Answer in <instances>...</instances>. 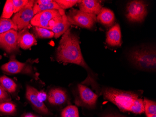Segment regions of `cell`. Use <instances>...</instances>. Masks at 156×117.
Returning <instances> with one entry per match:
<instances>
[{
	"label": "cell",
	"mask_w": 156,
	"mask_h": 117,
	"mask_svg": "<svg viewBox=\"0 0 156 117\" xmlns=\"http://www.w3.org/2000/svg\"><path fill=\"white\" fill-rule=\"evenodd\" d=\"M98 95L83 84H78L75 102L76 105L87 108H93L96 105Z\"/></svg>",
	"instance_id": "7"
},
{
	"label": "cell",
	"mask_w": 156,
	"mask_h": 117,
	"mask_svg": "<svg viewBox=\"0 0 156 117\" xmlns=\"http://www.w3.org/2000/svg\"><path fill=\"white\" fill-rule=\"evenodd\" d=\"M1 69L8 75L23 74L35 76L32 66L28 63H22L18 61L14 55L10 57L9 61L1 67ZM34 77H35L34 76Z\"/></svg>",
	"instance_id": "8"
},
{
	"label": "cell",
	"mask_w": 156,
	"mask_h": 117,
	"mask_svg": "<svg viewBox=\"0 0 156 117\" xmlns=\"http://www.w3.org/2000/svg\"><path fill=\"white\" fill-rule=\"evenodd\" d=\"M129 57L131 63L139 69L147 71L156 70L155 49L147 47L138 48L132 51Z\"/></svg>",
	"instance_id": "3"
},
{
	"label": "cell",
	"mask_w": 156,
	"mask_h": 117,
	"mask_svg": "<svg viewBox=\"0 0 156 117\" xmlns=\"http://www.w3.org/2000/svg\"><path fill=\"white\" fill-rule=\"evenodd\" d=\"M80 11L96 16L100 13L102 6L100 2L95 0H82L79 2Z\"/></svg>",
	"instance_id": "14"
},
{
	"label": "cell",
	"mask_w": 156,
	"mask_h": 117,
	"mask_svg": "<svg viewBox=\"0 0 156 117\" xmlns=\"http://www.w3.org/2000/svg\"><path fill=\"white\" fill-rule=\"evenodd\" d=\"M11 101V97L9 94L0 85V103Z\"/></svg>",
	"instance_id": "28"
},
{
	"label": "cell",
	"mask_w": 156,
	"mask_h": 117,
	"mask_svg": "<svg viewBox=\"0 0 156 117\" xmlns=\"http://www.w3.org/2000/svg\"><path fill=\"white\" fill-rule=\"evenodd\" d=\"M18 33L15 30L0 34V47L8 53L17 51L18 49Z\"/></svg>",
	"instance_id": "11"
},
{
	"label": "cell",
	"mask_w": 156,
	"mask_h": 117,
	"mask_svg": "<svg viewBox=\"0 0 156 117\" xmlns=\"http://www.w3.org/2000/svg\"><path fill=\"white\" fill-rule=\"evenodd\" d=\"M106 43L113 47L121 46V31L120 25L118 24L113 25L108 31L106 36Z\"/></svg>",
	"instance_id": "13"
},
{
	"label": "cell",
	"mask_w": 156,
	"mask_h": 117,
	"mask_svg": "<svg viewBox=\"0 0 156 117\" xmlns=\"http://www.w3.org/2000/svg\"><path fill=\"white\" fill-rule=\"evenodd\" d=\"M147 13V5L142 1H132L127 4L126 16L131 22H142Z\"/></svg>",
	"instance_id": "6"
},
{
	"label": "cell",
	"mask_w": 156,
	"mask_h": 117,
	"mask_svg": "<svg viewBox=\"0 0 156 117\" xmlns=\"http://www.w3.org/2000/svg\"><path fill=\"white\" fill-rule=\"evenodd\" d=\"M60 8L62 9L70 8L79 3L80 1L78 0H56L55 1Z\"/></svg>",
	"instance_id": "26"
},
{
	"label": "cell",
	"mask_w": 156,
	"mask_h": 117,
	"mask_svg": "<svg viewBox=\"0 0 156 117\" xmlns=\"http://www.w3.org/2000/svg\"><path fill=\"white\" fill-rule=\"evenodd\" d=\"M33 29L37 36L40 38H50L54 37V33L49 29L37 26H35Z\"/></svg>",
	"instance_id": "23"
},
{
	"label": "cell",
	"mask_w": 156,
	"mask_h": 117,
	"mask_svg": "<svg viewBox=\"0 0 156 117\" xmlns=\"http://www.w3.org/2000/svg\"><path fill=\"white\" fill-rule=\"evenodd\" d=\"M144 112L146 116L156 114V103L154 101L144 98Z\"/></svg>",
	"instance_id": "24"
},
{
	"label": "cell",
	"mask_w": 156,
	"mask_h": 117,
	"mask_svg": "<svg viewBox=\"0 0 156 117\" xmlns=\"http://www.w3.org/2000/svg\"><path fill=\"white\" fill-rule=\"evenodd\" d=\"M52 0H38L37 1V3L41 5H46L52 2Z\"/></svg>",
	"instance_id": "31"
},
{
	"label": "cell",
	"mask_w": 156,
	"mask_h": 117,
	"mask_svg": "<svg viewBox=\"0 0 156 117\" xmlns=\"http://www.w3.org/2000/svg\"><path fill=\"white\" fill-rule=\"evenodd\" d=\"M47 100L51 105L55 107L63 106L68 101V95L65 90L59 88H54L49 90L47 94Z\"/></svg>",
	"instance_id": "12"
},
{
	"label": "cell",
	"mask_w": 156,
	"mask_h": 117,
	"mask_svg": "<svg viewBox=\"0 0 156 117\" xmlns=\"http://www.w3.org/2000/svg\"><path fill=\"white\" fill-rule=\"evenodd\" d=\"M34 1H29L28 4L22 9L16 13L12 21L19 30H24L31 22L34 14L33 12Z\"/></svg>",
	"instance_id": "9"
},
{
	"label": "cell",
	"mask_w": 156,
	"mask_h": 117,
	"mask_svg": "<svg viewBox=\"0 0 156 117\" xmlns=\"http://www.w3.org/2000/svg\"><path fill=\"white\" fill-rule=\"evenodd\" d=\"M70 25L71 24L65 13L58 18L51 31L54 33V37L58 38L68 30Z\"/></svg>",
	"instance_id": "15"
},
{
	"label": "cell",
	"mask_w": 156,
	"mask_h": 117,
	"mask_svg": "<svg viewBox=\"0 0 156 117\" xmlns=\"http://www.w3.org/2000/svg\"><path fill=\"white\" fill-rule=\"evenodd\" d=\"M14 13V7L12 1L8 0L6 1L4 5L3 11L2 14V18L9 19Z\"/></svg>",
	"instance_id": "25"
},
{
	"label": "cell",
	"mask_w": 156,
	"mask_h": 117,
	"mask_svg": "<svg viewBox=\"0 0 156 117\" xmlns=\"http://www.w3.org/2000/svg\"><path fill=\"white\" fill-rule=\"evenodd\" d=\"M37 97L39 101L44 102L47 99V94L43 91H38L37 93Z\"/></svg>",
	"instance_id": "29"
},
{
	"label": "cell",
	"mask_w": 156,
	"mask_h": 117,
	"mask_svg": "<svg viewBox=\"0 0 156 117\" xmlns=\"http://www.w3.org/2000/svg\"><path fill=\"white\" fill-rule=\"evenodd\" d=\"M66 16L71 24L86 29L93 28L97 21L96 16L74 9H71Z\"/></svg>",
	"instance_id": "5"
},
{
	"label": "cell",
	"mask_w": 156,
	"mask_h": 117,
	"mask_svg": "<svg viewBox=\"0 0 156 117\" xmlns=\"http://www.w3.org/2000/svg\"><path fill=\"white\" fill-rule=\"evenodd\" d=\"M147 116V117H156V114H155V115H148Z\"/></svg>",
	"instance_id": "33"
},
{
	"label": "cell",
	"mask_w": 156,
	"mask_h": 117,
	"mask_svg": "<svg viewBox=\"0 0 156 117\" xmlns=\"http://www.w3.org/2000/svg\"><path fill=\"white\" fill-rule=\"evenodd\" d=\"M96 20L106 27L111 26L115 21L114 13L109 9L102 8L96 16Z\"/></svg>",
	"instance_id": "17"
},
{
	"label": "cell",
	"mask_w": 156,
	"mask_h": 117,
	"mask_svg": "<svg viewBox=\"0 0 156 117\" xmlns=\"http://www.w3.org/2000/svg\"><path fill=\"white\" fill-rule=\"evenodd\" d=\"M53 9H57V10L61 9L60 7L55 1H52V2L46 5H41V4L36 3L33 7V12H34V15H36V14L42 11L53 10Z\"/></svg>",
	"instance_id": "20"
},
{
	"label": "cell",
	"mask_w": 156,
	"mask_h": 117,
	"mask_svg": "<svg viewBox=\"0 0 156 117\" xmlns=\"http://www.w3.org/2000/svg\"><path fill=\"white\" fill-rule=\"evenodd\" d=\"M10 30H18L17 27L12 20L0 18V34L9 31Z\"/></svg>",
	"instance_id": "21"
},
{
	"label": "cell",
	"mask_w": 156,
	"mask_h": 117,
	"mask_svg": "<svg viewBox=\"0 0 156 117\" xmlns=\"http://www.w3.org/2000/svg\"><path fill=\"white\" fill-rule=\"evenodd\" d=\"M58 61L64 63H72L80 66L87 71L88 76L82 82L83 84L91 85L98 91V84L90 68L84 60L80 46L79 38L71 31V29L63 34L56 52Z\"/></svg>",
	"instance_id": "1"
},
{
	"label": "cell",
	"mask_w": 156,
	"mask_h": 117,
	"mask_svg": "<svg viewBox=\"0 0 156 117\" xmlns=\"http://www.w3.org/2000/svg\"><path fill=\"white\" fill-rule=\"evenodd\" d=\"M21 117H41L38 115L36 114H33V113L28 112V113H24L22 116Z\"/></svg>",
	"instance_id": "32"
},
{
	"label": "cell",
	"mask_w": 156,
	"mask_h": 117,
	"mask_svg": "<svg viewBox=\"0 0 156 117\" xmlns=\"http://www.w3.org/2000/svg\"><path fill=\"white\" fill-rule=\"evenodd\" d=\"M60 117H79L78 109L76 106L68 105L62 110Z\"/></svg>",
	"instance_id": "22"
},
{
	"label": "cell",
	"mask_w": 156,
	"mask_h": 117,
	"mask_svg": "<svg viewBox=\"0 0 156 117\" xmlns=\"http://www.w3.org/2000/svg\"><path fill=\"white\" fill-rule=\"evenodd\" d=\"M102 117H126V116H123L121 114H118L116 113H107V114H104Z\"/></svg>",
	"instance_id": "30"
},
{
	"label": "cell",
	"mask_w": 156,
	"mask_h": 117,
	"mask_svg": "<svg viewBox=\"0 0 156 117\" xmlns=\"http://www.w3.org/2000/svg\"><path fill=\"white\" fill-rule=\"evenodd\" d=\"M18 45L23 49H29L37 43L35 37L26 29L18 33Z\"/></svg>",
	"instance_id": "16"
},
{
	"label": "cell",
	"mask_w": 156,
	"mask_h": 117,
	"mask_svg": "<svg viewBox=\"0 0 156 117\" xmlns=\"http://www.w3.org/2000/svg\"><path fill=\"white\" fill-rule=\"evenodd\" d=\"M38 90L31 85L26 86V97L27 100L34 110L37 113L44 116H50L52 115V113L49 110L44 102L39 101L37 98V93Z\"/></svg>",
	"instance_id": "10"
},
{
	"label": "cell",
	"mask_w": 156,
	"mask_h": 117,
	"mask_svg": "<svg viewBox=\"0 0 156 117\" xmlns=\"http://www.w3.org/2000/svg\"><path fill=\"white\" fill-rule=\"evenodd\" d=\"M64 9H53L42 11L34 16L30 23L34 26L51 30L58 18L65 14Z\"/></svg>",
	"instance_id": "4"
},
{
	"label": "cell",
	"mask_w": 156,
	"mask_h": 117,
	"mask_svg": "<svg viewBox=\"0 0 156 117\" xmlns=\"http://www.w3.org/2000/svg\"><path fill=\"white\" fill-rule=\"evenodd\" d=\"M105 99L112 102L123 112L140 114L144 112V100L137 92L106 88L102 90Z\"/></svg>",
	"instance_id": "2"
},
{
	"label": "cell",
	"mask_w": 156,
	"mask_h": 117,
	"mask_svg": "<svg viewBox=\"0 0 156 117\" xmlns=\"http://www.w3.org/2000/svg\"><path fill=\"white\" fill-rule=\"evenodd\" d=\"M0 85L9 94H13L16 92L17 86L11 78L5 75L0 76Z\"/></svg>",
	"instance_id": "18"
},
{
	"label": "cell",
	"mask_w": 156,
	"mask_h": 117,
	"mask_svg": "<svg viewBox=\"0 0 156 117\" xmlns=\"http://www.w3.org/2000/svg\"><path fill=\"white\" fill-rule=\"evenodd\" d=\"M14 13H16L24 8L29 2L28 0H13Z\"/></svg>",
	"instance_id": "27"
},
{
	"label": "cell",
	"mask_w": 156,
	"mask_h": 117,
	"mask_svg": "<svg viewBox=\"0 0 156 117\" xmlns=\"http://www.w3.org/2000/svg\"><path fill=\"white\" fill-rule=\"evenodd\" d=\"M17 112V107L11 101L2 102L0 103V115L15 116Z\"/></svg>",
	"instance_id": "19"
}]
</instances>
